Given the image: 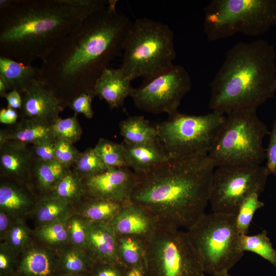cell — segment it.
<instances>
[{"mask_svg":"<svg viewBox=\"0 0 276 276\" xmlns=\"http://www.w3.org/2000/svg\"><path fill=\"white\" fill-rule=\"evenodd\" d=\"M109 0L80 22L42 60L41 81L64 109L76 97L91 94L110 62L123 51L132 24Z\"/></svg>","mask_w":276,"mask_h":276,"instance_id":"cell-1","label":"cell"},{"mask_svg":"<svg viewBox=\"0 0 276 276\" xmlns=\"http://www.w3.org/2000/svg\"><path fill=\"white\" fill-rule=\"evenodd\" d=\"M208 154L169 158L136 175L130 200L159 222L187 230L204 214L215 170Z\"/></svg>","mask_w":276,"mask_h":276,"instance_id":"cell-2","label":"cell"},{"mask_svg":"<svg viewBox=\"0 0 276 276\" xmlns=\"http://www.w3.org/2000/svg\"><path fill=\"white\" fill-rule=\"evenodd\" d=\"M102 9L61 0H12L0 10V56L30 64L44 59L80 22Z\"/></svg>","mask_w":276,"mask_h":276,"instance_id":"cell-3","label":"cell"},{"mask_svg":"<svg viewBox=\"0 0 276 276\" xmlns=\"http://www.w3.org/2000/svg\"><path fill=\"white\" fill-rule=\"evenodd\" d=\"M276 54L267 41L240 42L226 53L210 83L209 107L225 115L235 110L255 108L276 91Z\"/></svg>","mask_w":276,"mask_h":276,"instance_id":"cell-4","label":"cell"},{"mask_svg":"<svg viewBox=\"0 0 276 276\" xmlns=\"http://www.w3.org/2000/svg\"><path fill=\"white\" fill-rule=\"evenodd\" d=\"M120 68L132 80L148 81L170 68L176 53L174 34L167 24L146 17L132 22Z\"/></svg>","mask_w":276,"mask_h":276,"instance_id":"cell-5","label":"cell"},{"mask_svg":"<svg viewBox=\"0 0 276 276\" xmlns=\"http://www.w3.org/2000/svg\"><path fill=\"white\" fill-rule=\"evenodd\" d=\"M257 109L243 108L225 114L208 155L216 167L261 165L265 158L263 139L269 134Z\"/></svg>","mask_w":276,"mask_h":276,"instance_id":"cell-6","label":"cell"},{"mask_svg":"<svg viewBox=\"0 0 276 276\" xmlns=\"http://www.w3.org/2000/svg\"><path fill=\"white\" fill-rule=\"evenodd\" d=\"M204 13V32L210 41L237 33L257 36L276 26V0H213Z\"/></svg>","mask_w":276,"mask_h":276,"instance_id":"cell-7","label":"cell"},{"mask_svg":"<svg viewBox=\"0 0 276 276\" xmlns=\"http://www.w3.org/2000/svg\"><path fill=\"white\" fill-rule=\"evenodd\" d=\"M187 232L205 274L228 273L244 255L236 214L204 213Z\"/></svg>","mask_w":276,"mask_h":276,"instance_id":"cell-8","label":"cell"},{"mask_svg":"<svg viewBox=\"0 0 276 276\" xmlns=\"http://www.w3.org/2000/svg\"><path fill=\"white\" fill-rule=\"evenodd\" d=\"M146 276H204L205 274L187 232L158 222L145 240Z\"/></svg>","mask_w":276,"mask_h":276,"instance_id":"cell-9","label":"cell"},{"mask_svg":"<svg viewBox=\"0 0 276 276\" xmlns=\"http://www.w3.org/2000/svg\"><path fill=\"white\" fill-rule=\"evenodd\" d=\"M225 115L200 116L178 111L155 125L159 143L169 158L208 154Z\"/></svg>","mask_w":276,"mask_h":276,"instance_id":"cell-10","label":"cell"},{"mask_svg":"<svg viewBox=\"0 0 276 276\" xmlns=\"http://www.w3.org/2000/svg\"><path fill=\"white\" fill-rule=\"evenodd\" d=\"M269 174L265 166L261 165L216 167L210 190L212 211L236 214L246 198L255 193L261 195Z\"/></svg>","mask_w":276,"mask_h":276,"instance_id":"cell-11","label":"cell"},{"mask_svg":"<svg viewBox=\"0 0 276 276\" xmlns=\"http://www.w3.org/2000/svg\"><path fill=\"white\" fill-rule=\"evenodd\" d=\"M191 77L182 66L174 64L153 79L133 88L130 97L135 105L145 111L169 116L178 111L183 97L191 90Z\"/></svg>","mask_w":276,"mask_h":276,"instance_id":"cell-12","label":"cell"},{"mask_svg":"<svg viewBox=\"0 0 276 276\" xmlns=\"http://www.w3.org/2000/svg\"><path fill=\"white\" fill-rule=\"evenodd\" d=\"M136 178L129 167L108 168L82 179L85 196L126 202L130 199Z\"/></svg>","mask_w":276,"mask_h":276,"instance_id":"cell-13","label":"cell"},{"mask_svg":"<svg viewBox=\"0 0 276 276\" xmlns=\"http://www.w3.org/2000/svg\"><path fill=\"white\" fill-rule=\"evenodd\" d=\"M22 104L19 118L51 126L63 110L59 101L41 81L33 84L20 94Z\"/></svg>","mask_w":276,"mask_h":276,"instance_id":"cell-14","label":"cell"},{"mask_svg":"<svg viewBox=\"0 0 276 276\" xmlns=\"http://www.w3.org/2000/svg\"><path fill=\"white\" fill-rule=\"evenodd\" d=\"M158 222L143 206L129 200L124 202L120 212L109 223L117 236H133L145 240L152 234Z\"/></svg>","mask_w":276,"mask_h":276,"instance_id":"cell-15","label":"cell"},{"mask_svg":"<svg viewBox=\"0 0 276 276\" xmlns=\"http://www.w3.org/2000/svg\"><path fill=\"white\" fill-rule=\"evenodd\" d=\"M34 158L29 145L12 141L0 144L1 174L24 183L31 179Z\"/></svg>","mask_w":276,"mask_h":276,"instance_id":"cell-16","label":"cell"},{"mask_svg":"<svg viewBox=\"0 0 276 276\" xmlns=\"http://www.w3.org/2000/svg\"><path fill=\"white\" fill-rule=\"evenodd\" d=\"M131 81L120 67L117 69L108 67L96 82L94 96L104 100L110 109L123 106L133 89Z\"/></svg>","mask_w":276,"mask_h":276,"instance_id":"cell-17","label":"cell"},{"mask_svg":"<svg viewBox=\"0 0 276 276\" xmlns=\"http://www.w3.org/2000/svg\"><path fill=\"white\" fill-rule=\"evenodd\" d=\"M117 235L109 223L88 221L84 249L95 261L117 262Z\"/></svg>","mask_w":276,"mask_h":276,"instance_id":"cell-18","label":"cell"},{"mask_svg":"<svg viewBox=\"0 0 276 276\" xmlns=\"http://www.w3.org/2000/svg\"><path fill=\"white\" fill-rule=\"evenodd\" d=\"M127 167L136 174L146 173L169 158L158 141L155 143L132 144L122 143Z\"/></svg>","mask_w":276,"mask_h":276,"instance_id":"cell-19","label":"cell"},{"mask_svg":"<svg viewBox=\"0 0 276 276\" xmlns=\"http://www.w3.org/2000/svg\"><path fill=\"white\" fill-rule=\"evenodd\" d=\"M0 77L8 84L9 91L21 94L35 82L41 81L39 67L0 56Z\"/></svg>","mask_w":276,"mask_h":276,"instance_id":"cell-20","label":"cell"},{"mask_svg":"<svg viewBox=\"0 0 276 276\" xmlns=\"http://www.w3.org/2000/svg\"><path fill=\"white\" fill-rule=\"evenodd\" d=\"M52 138L55 139L51 126L32 120L20 119L15 124L0 130V144L12 141L31 145Z\"/></svg>","mask_w":276,"mask_h":276,"instance_id":"cell-21","label":"cell"},{"mask_svg":"<svg viewBox=\"0 0 276 276\" xmlns=\"http://www.w3.org/2000/svg\"><path fill=\"white\" fill-rule=\"evenodd\" d=\"M70 169L56 160H34L31 179H33L42 196L46 195L52 193L58 182Z\"/></svg>","mask_w":276,"mask_h":276,"instance_id":"cell-22","label":"cell"},{"mask_svg":"<svg viewBox=\"0 0 276 276\" xmlns=\"http://www.w3.org/2000/svg\"><path fill=\"white\" fill-rule=\"evenodd\" d=\"M57 263L54 256L46 249L33 247L24 255L19 266L22 276H52Z\"/></svg>","mask_w":276,"mask_h":276,"instance_id":"cell-23","label":"cell"},{"mask_svg":"<svg viewBox=\"0 0 276 276\" xmlns=\"http://www.w3.org/2000/svg\"><path fill=\"white\" fill-rule=\"evenodd\" d=\"M120 133L124 142L132 144L155 143L158 141L155 126L143 116L128 117L119 123Z\"/></svg>","mask_w":276,"mask_h":276,"instance_id":"cell-24","label":"cell"},{"mask_svg":"<svg viewBox=\"0 0 276 276\" xmlns=\"http://www.w3.org/2000/svg\"><path fill=\"white\" fill-rule=\"evenodd\" d=\"M145 254L144 239L133 236H117V262L128 268L144 267Z\"/></svg>","mask_w":276,"mask_h":276,"instance_id":"cell-25","label":"cell"},{"mask_svg":"<svg viewBox=\"0 0 276 276\" xmlns=\"http://www.w3.org/2000/svg\"><path fill=\"white\" fill-rule=\"evenodd\" d=\"M73 204L52 194L42 196L36 203V218L42 226L68 217Z\"/></svg>","mask_w":276,"mask_h":276,"instance_id":"cell-26","label":"cell"},{"mask_svg":"<svg viewBox=\"0 0 276 276\" xmlns=\"http://www.w3.org/2000/svg\"><path fill=\"white\" fill-rule=\"evenodd\" d=\"M81 215L87 220L95 222L109 223L118 214L124 202L85 196Z\"/></svg>","mask_w":276,"mask_h":276,"instance_id":"cell-27","label":"cell"},{"mask_svg":"<svg viewBox=\"0 0 276 276\" xmlns=\"http://www.w3.org/2000/svg\"><path fill=\"white\" fill-rule=\"evenodd\" d=\"M32 204L29 194L14 183L1 182L0 185L1 210L13 214L27 210Z\"/></svg>","mask_w":276,"mask_h":276,"instance_id":"cell-28","label":"cell"},{"mask_svg":"<svg viewBox=\"0 0 276 276\" xmlns=\"http://www.w3.org/2000/svg\"><path fill=\"white\" fill-rule=\"evenodd\" d=\"M95 262L85 249L74 246L62 254L59 262L68 275L91 272Z\"/></svg>","mask_w":276,"mask_h":276,"instance_id":"cell-29","label":"cell"},{"mask_svg":"<svg viewBox=\"0 0 276 276\" xmlns=\"http://www.w3.org/2000/svg\"><path fill=\"white\" fill-rule=\"evenodd\" d=\"M239 244L243 252H252L268 261L276 268V249L273 247L266 229L255 235H240Z\"/></svg>","mask_w":276,"mask_h":276,"instance_id":"cell-30","label":"cell"},{"mask_svg":"<svg viewBox=\"0 0 276 276\" xmlns=\"http://www.w3.org/2000/svg\"><path fill=\"white\" fill-rule=\"evenodd\" d=\"M51 194L72 203L79 201L85 195L82 180L72 168L60 179Z\"/></svg>","mask_w":276,"mask_h":276,"instance_id":"cell-31","label":"cell"},{"mask_svg":"<svg viewBox=\"0 0 276 276\" xmlns=\"http://www.w3.org/2000/svg\"><path fill=\"white\" fill-rule=\"evenodd\" d=\"M72 169L82 180L100 174L108 168L94 148H89L81 152Z\"/></svg>","mask_w":276,"mask_h":276,"instance_id":"cell-32","label":"cell"},{"mask_svg":"<svg viewBox=\"0 0 276 276\" xmlns=\"http://www.w3.org/2000/svg\"><path fill=\"white\" fill-rule=\"evenodd\" d=\"M94 148L107 168L127 167L122 143L101 138Z\"/></svg>","mask_w":276,"mask_h":276,"instance_id":"cell-33","label":"cell"},{"mask_svg":"<svg viewBox=\"0 0 276 276\" xmlns=\"http://www.w3.org/2000/svg\"><path fill=\"white\" fill-rule=\"evenodd\" d=\"M260 195L252 193L240 205L236 214V225L240 235L247 234L255 213L264 206V203L259 200Z\"/></svg>","mask_w":276,"mask_h":276,"instance_id":"cell-34","label":"cell"},{"mask_svg":"<svg viewBox=\"0 0 276 276\" xmlns=\"http://www.w3.org/2000/svg\"><path fill=\"white\" fill-rule=\"evenodd\" d=\"M70 216L41 226L37 232L38 237L51 245H61L69 241L67 221Z\"/></svg>","mask_w":276,"mask_h":276,"instance_id":"cell-35","label":"cell"},{"mask_svg":"<svg viewBox=\"0 0 276 276\" xmlns=\"http://www.w3.org/2000/svg\"><path fill=\"white\" fill-rule=\"evenodd\" d=\"M77 115L75 113L65 119L60 118L51 126L55 139L65 140L73 144L80 139L83 132Z\"/></svg>","mask_w":276,"mask_h":276,"instance_id":"cell-36","label":"cell"},{"mask_svg":"<svg viewBox=\"0 0 276 276\" xmlns=\"http://www.w3.org/2000/svg\"><path fill=\"white\" fill-rule=\"evenodd\" d=\"M88 220L81 215L69 217L67 229L69 241L76 247L84 249L87 232Z\"/></svg>","mask_w":276,"mask_h":276,"instance_id":"cell-37","label":"cell"},{"mask_svg":"<svg viewBox=\"0 0 276 276\" xmlns=\"http://www.w3.org/2000/svg\"><path fill=\"white\" fill-rule=\"evenodd\" d=\"M55 160L68 168H72L81 154L73 144L63 140L56 139Z\"/></svg>","mask_w":276,"mask_h":276,"instance_id":"cell-38","label":"cell"},{"mask_svg":"<svg viewBox=\"0 0 276 276\" xmlns=\"http://www.w3.org/2000/svg\"><path fill=\"white\" fill-rule=\"evenodd\" d=\"M29 230L21 221H17L10 228L7 235L8 247L18 250L26 246L29 239Z\"/></svg>","mask_w":276,"mask_h":276,"instance_id":"cell-39","label":"cell"},{"mask_svg":"<svg viewBox=\"0 0 276 276\" xmlns=\"http://www.w3.org/2000/svg\"><path fill=\"white\" fill-rule=\"evenodd\" d=\"M127 269L118 262L96 261L91 273L92 276H124Z\"/></svg>","mask_w":276,"mask_h":276,"instance_id":"cell-40","label":"cell"},{"mask_svg":"<svg viewBox=\"0 0 276 276\" xmlns=\"http://www.w3.org/2000/svg\"><path fill=\"white\" fill-rule=\"evenodd\" d=\"M55 139H49L30 146L35 160L44 162L55 160Z\"/></svg>","mask_w":276,"mask_h":276,"instance_id":"cell-41","label":"cell"},{"mask_svg":"<svg viewBox=\"0 0 276 276\" xmlns=\"http://www.w3.org/2000/svg\"><path fill=\"white\" fill-rule=\"evenodd\" d=\"M94 97L91 94L83 93L75 98L68 107L76 114H82L87 119H91L94 116L92 109V101Z\"/></svg>","mask_w":276,"mask_h":276,"instance_id":"cell-42","label":"cell"},{"mask_svg":"<svg viewBox=\"0 0 276 276\" xmlns=\"http://www.w3.org/2000/svg\"><path fill=\"white\" fill-rule=\"evenodd\" d=\"M269 134L268 144L265 149V167L270 174L276 175V120L273 122Z\"/></svg>","mask_w":276,"mask_h":276,"instance_id":"cell-43","label":"cell"},{"mask_svg":"<svg viewBox=\"0 0 276 276\" xmlns=\"http://www.w3.org/2000/svg\"><path fill=\"white\" fill-rule=\"evenodd\" d=\"M19 118L16 110L7 107L0 110V122L2 124L12 125L15 124Z\"/></svg>","mask_w":276,"mask_h":276,"instance_id":"cell-44","label":"cell"},{"mask_svg":"<svg viewBox=\"0 0 276 276\" xmlns=\"http://www.w3.org/2000/svg\"><path fill=\"white\" fill-rule=\"evenodd\" d=\"M5 98L7 102V107L15 110H20L22 104L21 97L16 90L8 91Z\"/></svg>","mask_w":276,"mask_h":276,"instance_id":"cell-45","label":"cell"},{"mask_svg":"<svg viewBox=\"0 0 276 276\" xmlns=\"http://www.w3.org/2000/svg\"><path fill=\"white\" fill-rule=\"evenodd\" d=\"M12 263V259L8 251L3 246L0 252V269L5 272L9 269Z\"/></svg>","mask_w":276,"mask_h":276,"instance_id":"cell-46","label":"cell"},{"mask_svg":"<svg viewBox=\"0 0 276 276\" xmlns=\"http://www.w3.org/2000/svg\"><path fill=\"white\" fill-rule=\"evenodd\" d=\"M10 220L5 211L1 210L0 212V234L1 237L7 235L10 229Z\"/></svg>","mask_w":276,"mask_h":276,"instance_id":"cell-47","label":"cell"},{"mask_svg":"<svg viewBox=\"0 0 276 276\" xmlns=\"http://www.w3.org/2000/svg\"><path fill=\"white\" fill-rule=\"evenodd\" d=\"M124 276H146L144 267H137L127 269Z\"/></svg>","mask_w":276,"mask_h":276,"instance_id":"cell-48","label":"cell"},{"mask_svg":"<svg viewBox=\"0 0 276 276\" xmlns=\"http://www.w3.org/2000/svg\"><path fill=\"white\" fill-rule=\"evenodd\" d=\"M8 91H9V89L8 84L3 78L0 77V97L5 98Z\"/></svg>","mask_w":276,"mask_h":276,"instance_id":"cell-49","label":"cell"},{"mask_svg":"<svg viewBox=\"0 0 276 276\" xmlns=\"http://www.w3.org/2000/svg\"><path fill=\"white\" fill-rule=\"evenodd\" d=\"M12 2V0H1L0 10H3L8 7Z\"/></svg>","mask_w":276,"mask_h":276,"instance_id":"cell-50","label":"cell"},{"mask_svg":"<svg viewBox=\"0 0 276 276\" xmlns=\"http://www.w3.org/2000/svg\"><path fill=\"white\" fill-rule=\"evenodd\" d=\"M67 276H92V275H91V272H86V273H83L68 275Z\"/></svg>","mask_w":276,"mask_h":276,"instance_id":"cell-51","label":"cell"},{"mask_svg":"<svg viewBox=\"0 0 276 276\" xmlns=\"http://www.w3.org/2000/svg\"><path fill=\"white\" fill-rule=\"evenodd\" d=\"M204 276H233V275L228 274V273H227L225 274H217V275H206V274H205Z\"/></svg>","mask_w":276,"mask_h":276,"instance_id":"cell-52","label":"cell"},{"mask_svg":"<svg viewBox=\"0 0 276 276\" xmlns=\"http://www.w3.org/2000/svg\"><path fill=\"white\" fill-rule=\"evenodd\" d=\"M275 90H276V79H275Z\"/></svg>","mask_w":276,"mask_h":276,"instance_id":"cell-53","label":"cell"}]
</instances>
